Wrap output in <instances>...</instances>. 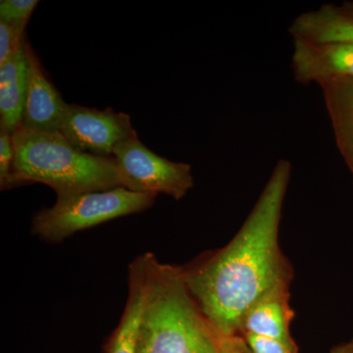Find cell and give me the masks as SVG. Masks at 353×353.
Listing matches in <instances>:
<instances>
[{
  "label": "cell",
  "instance_id": "obj_19",
  "mask_svg": "<svg viewBox=\"0 0 353 353\" xmlns=\"http://www.w3.org/2000/svg\"><path fill=\"white\" fill-rule=\"evenodd\" d=\"M330 353H353V339L347 343L336 345Z\"/></svg>",
  "mask_w": 353,
  "mask_h": 353
},
{
  "label": "cell",
  "instance_id": "obj_12",
  "mask_svg": "<svg viewBox=\"0 0 353 353\" xmlns=\"http://www.w3.org/2000/svg\"><path fill=\"white\" fill-rule=\"evenodd\" d=\"M292 38L313 43H353V16L325 4L299 15L290 28Z\"/></svg>",
  "mask_w": 353,
  "mask_h": 353
},
{
  "label": "cell",
  "instance_id": "obj_10",
  "mask_svg": "<svg viewBox=\"0 0 353 353\" xmlns=\"http://www.w3.org/2000/svg\"><path fill=\"white\" fill-rule=\"evenodd\" d=\"M290 296V285H280L264 294L246 312L240 334H254L296 345L290 331L294 317Z\"/></svg>",
  "mask_w": 353,
  "mask_h": 353
},
{
  "label": "cell",
  "instance_id": "obj_5",
  "mask_svg": "<svg viewBox=\"0 0 353 353\" xmlns=\"http://www.w3.org/2000/svg\"><path fill=\"white\" fill-rule=\"evenodd\" d=\"M122 187L141 194H164L180 201L194 188L190 164L174 162L148 150L138 134L114 148Z\"/></svg>",
  "mask_w": 353,
  "mask_h": 353
},
{
  "label": "cell",
  "instance_id": "obj_1",
  "mask_svg": "<svg viewBox=\"0 0 353 353\" xmlns=\"http://www.w3.org/2000/svg\"><path fill=\"white\" fill-rule=\"evenodd\" d=\"M292 165L279 160L233 240L182 266L190 294L217 338L240 334L246 312L264 294L290 285L294 271L279 243Z\"/></svg>",
  "mask_w": 353,
  "mask_h": 353
},
{
  "label": "cell",
  "instance_id": "obj_2",
  "mask_svg": "<svg viewBox=\"0 0 353 353\" xmlns=\"http://www.w3.org/2000/svg\"><path fill=\"white\" fill-rule=\"evenodd\" d=\"M14 185L41 183L57 196H69L122 187L113 157L78 150L60 132L20 127L12 134Z\"/></svg>",
  "mask_w": 353,
  "mask_h": 353
},
{
  "label": "cell",
  "instance_id": "obj_16",
  "mask_svg": "<svg viewBox=\"0 0 353 353\" xmlns=\"http://www.w3.org/2000/svg\"><path fill=\"white\" fill-rule=\"evenodd\" d=\"M24 34L0 21V65L6 63L25 41Z\"/></svg>",
  "mask_w": 353,
  "mask_h": 353
},
{
  "label": "cell",
  "instance_id": "obj_18",
  "mask_svg": "<svg viewBox=\"0 0 353 353\" xmlns=\"http://www.w3.org/2000/svg\"><path fill=\"white\" fill-rule=\"evenodd\" d=\"M219 353H252L241 334L218 338Z\"/></svg>",
  "mask_w": 353,
  "mask_h": 353
},
{
  "label": "cell",
  "instance_id": "obj_9",
  "mask_svg": "<svg viewBox=\"0 0 353 353\" xmlns=\"http://www.w3.org/2000/svg\"><path fill=\"white\" fill-rule=\"evenodd\" d=\"M150 252L129 265V294L119 325L109 341L108 353H139V336L150 285Z\"/></svg>",
  "mask_w": 353,
  "mask_h": 353
},
{
  "label": "cell",
  "instance_id": "obj_8",
  "mask_svg": "<svg viewBox=\"0 0 353 353\" xmlns=\"http://www.w3.org/2000/svg\"><path fill=\"white\" fill-rule=\"evenodd\" d=\"M27 87L23 124L41 132H59L67 103L44 73L36 52L26 39Z\"/></svg>",
  "mask_w": 353,
  "mask_h": 353
},
{
  "label": "cell",
  "instance_id": "obj_14",
  "mask_svg": "<svg viewBox=\"0 0 353 353\" xmlns=\"http://www.w3.org/2000/svg\"><path fill=\"white\" fill-rule=\"evenodd\" d=\"M37 0H1L0 1V21L12 26L24 34L32 12L38 6Z\"/></svg>",
  "mask_w": 353,
  "mask_h": 353
},
{
  "label": "cell",
  "instance_id": "obj_15",
  "mask_svg": "<svg viewBox=\"0 0 353 353\" xmlns=\"http://www.w3.org/2000/svg\"><path fill=\"white\" fill-rule=\"evenodd\" d=\"M14 148L12 134L0 129V188L1 190L15 187L13 181Z\"/></svg>",
  "mask_w": 353,
  "mask_h": 353
},
{
  "label": "cell",
  "instance_id": "obj_11",
  "mask_svg": "<svg viewBox=\"0 0 353 353\" xmlns=\"http://www.w3.org/2000/svg\"><path fill=\"white\" fill-rule=\"evenodd\" d=\"M25 43L19 50L0 65V129L14 134L23 124L27 58Z\"/></svg>",
  "mask_w": 353,
  "mask_h": 353
},
{
  "label": "cell",
  "instance_id": "obj_3",
  "mask_svg": "<svg viewBox=\"0 0 353 353\" xmlns=\"http://www.w3.org/2000/svg\"><path fill=\"white\" fill-rule=\"evenodd\" d=\"M139 353H219L217 336L190 294L182 266L161 263L152 252Z\"/></svg>",
  "mask_w": 353,
  "mask_h": 353
},
{
  "label": "cell",
  "instance_id": "obj_4",
  "mask_svg": "<svg viewBox=\"0 0 353 353\" xmlns=\"http://www.w3.org/2000/svg\"><path fill=\"white\" fill-rule=\"evenodd\" d=\"M157 196L123 187L57 196L51 208L34 216L32 233L46 243H62L78 232L145 211L152 208Z\"/></svg>",
  "mask_w": 353,
  "mask_h": 353
},
{
  "label": "cell",
  "instance_id": "obj_17",
  "mask_svg": "<svg viewBox=\"0 0 353 353\" xmlns=\"http://www.w3.org/2000/svg\"><path fill=\"white\" fill-rule=\"evenodd\" d=\"M241 336L252 353H297L296 345L254 334H243Z\"/></svg>",
  "mask_w": 353,
  "mask_h": 353
},
{
  "label": "cell",
  "instance_id": "obj_13",
  "mask_svg": "<svg viewBox=\"0 0 353 353\" xmlns=\"http://www.w3.org/2000/svg\"><path fill=\"white\" fill-rule=\"evenodd\" d=\"M336 145L353 175V79L322 83Z\"/></svg>",
  "mask_w": 353,
  "mask_h": 353
},
{
  "label": "cell",
  "instance_id": "obj_6",
  "mask_svg": "<svg viewBox=\"0 0 353 353\" xmlns=\"http://www.w3.org/2000/svg\"><path fill=\"white\" fill-rule=\"evenodd\" d=\"M59 132L78 150L103 157H113L116 146L138 134L126 113L77 104H67Z\"/></svg>",
  "mask_w": 353,
  "mask_h": 353
},
{
  "label": "cell",
  "instance_id": "obj_20",
  "mask_svg": "<svg viewBox=\"0 0 353 353\" xmlns=\"http://www.w3.org/2000/svg\"><path fill=\"white\" fill-rule=\"evenodd\" d=\"M340 9L347 15L353 16V3L345 4V6H341Z\"/></svg>",
  "mask_w": 353,
  "mask_h": 353
},
{
  "label": "cell",
  "instance_id": "obj_7",
  "mask_svg": "<svg viewBox=\"0 0 353 353\" xmlns=\"http://www.w3.org/2000/svg\"><path fill=\"white\" fill-rule=\"evenodd\" d=\"M292 70L297 83L353 79V43H313L294 39Z\"/></svg>",
  "mask_w": 353,
  "mask_h": 353
}]
</instances>
